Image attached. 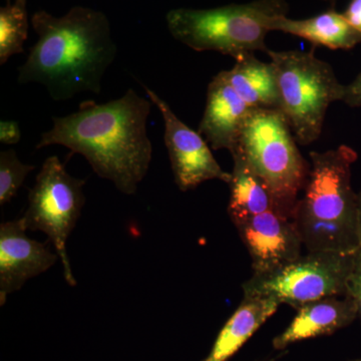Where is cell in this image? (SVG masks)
Returning <instances> with one entry per match:
<instances>
[{
	"label": "cell",
	"mask_w": 361,
	"mask_h": 361,
	"mask_svg": "<svg viewBox=\"0 0 361 361\" xmlns=\"http://www.w3.org/2000/svg\"><path fill=\"white\" fill-rule=\"evenodd\" d=\"M152 104L133 89L106 103L85 102L71 115L54 116L37 149L66 147L85 157L94 172L121 193L134 195L153 157L148 135Z\"/></svg>",
	"instance_id": "obj_1"
},
{
	"label": "cell",
	"mask_w": 361,
	"mask_h": 361,
	"mask_svg": "<svg viewBox=\"0 0 361 361\" xmlns=\"http://www.w3.org/2000/svg\"><path fill=\"white\" fill-rule=\"evenodd\" d=\"M32 25L39 39L18 68V82L44 85L56 102L99 94L118 52L106 14L85 6L71 7L61 18L39 11Z\"/></svg>",
	"instance_id": "obj_2"
},
{
	"label": "cell",
	"mask_w": 361,
	"mask_h": 361,
	"mask_svg": "<svg viewBox=\"0 0 361 361\" xmlns=\"http://www.w3.org/2000/svg\"><path fill=\"white\" fill-rule=\"evenodd\" d=\"M310 170L293 221L307 251L355 254L360 249L357 194L351 169L357 153L346 145L311 152Z\"/></svg>",
	"instance_id": "obj_3"
},
{
	"label": "cell",
	"mask_w": 361,
	"mask_h": 361,
	"mask_svg": "<svg viewBox=\"0 0 361 361\" xmlns=\"http://www.w3.org/2000/svg\"><path fill=\"white\" fill-rule=\"evenodd\" d=\"M286 0H254L208 9H172L166 16L171 35L196 51H217L237 59L269 51L266 37L278 16H287Z\"/></svg>",
	"instance_id": "obj_4"
},
{
	"label": "cell",
	"mask_w": 361,
	"mask_h": 361,
	"mask_svg": "<svg viewBox=\"0 0 361 361\" xmlns=\"http://www.w3.org/2000/svg\"><path fill=\"white\" fill-rule=\"evenodd\" d=\"M297 144L281 111L257 109L247 116L235 148L269 187L275 211L291 220L310 170Z\"/></svg>",
	"instance_id": "obj_5"
},
{
	"label": "cell",
	"mask_w": 361,
	"mask_h": 361,
	"mask_svg": "<svg viewBox=\"0 0 361 361\" xmlns=\"http://www.w3.org/2000/svg\"><path fill=\"white\" fill-rule=\"evenodd\" d=\"M275 71L280 109L297 142L308 146L322 135L330 104L341 102L344 85L313 52L268 51Z\"/></svg>",
	"instance_id": "obj_6"
},
{
	"label": "cell",
	"mask_w": 361,
	"mask_h": 361,
	"mask_svg": "<svg viewBox=\"0 0 361 361\" xmlns=\"http://www.w3.org/2000/svg\"><path fill=\"white\" fill-rule=\"evenodd\" d=\"M355 254L307 251L270 272L253 273L244 282V296L274 299L297 308L327 296L348 294Z\"/></svg>",
	"instance_id": "obj_7"
},
{
	"label": "cell",
	"mask_w": 361,
	"mask_h": 361,
	"mask_svg": "<svg viewBox=\"0 0 361 361\" xmlns=\"http://www.w3.org/2000/svg\"><path fill=\"white\" fill-rule=\"evenodd\" d=\"M85 180L71 176L56 156L42 164L28 194V206L23 216L26 229L49 237L63 268L70 286H77L71 270L66 243L75 229L85 203Z\"/></svg>",
	"instance_id": "obj_8"
},
{
	"label": "cell",
	"mask_w": 361,
	"mask_h": 361,
	"mask_svg": "<svg viewBox=\"0 0 361 361\" xmlns=\"http://www.w3.org/2000/svg\"><path fill=\"white\" fill-rule=\"evenodd\" d=\"M145 90L163 116L164 141L180 191H191L207 180H219L229 184L231 173L221 168L203 135L183 123L157 92L147 87Z\"/></svg>",
	"instance_id": "obj_9"
},
{
	"label": "cell",
	"mask_w": 361,
	"mask_h": 361,
	"mask_svg": "<svg viewBox=\"0 0 361 361\" xmlns=\"http://www.w3.org/2000/svg\"><path fill=\"white\" fill-rule=\"evenodd\" d=\"M235 227L250 255L254 273L278 269L301 255L303 243L293 221L276 211L259 214Z\"/></svg>",
	"instance_id": "obj_10"
},
{
	"label": "cell",
	"mask_w": 361,
	"mask_h": 361,
	"mask_svg": "<svg viewBox=\"0 0 361 361\" xmlns=\"http://www.w3.org/2000/svg\"><path fill=\"white\" fill-rule=\"evenodd\" d=\"M23 218L0 226V305L20 290L26 281L39 276L58 261V253L26 235Z\"/></svg>",
	"instance_id": "obj_11"
},
{
	"label": "cell",
	"mask_w": 361,
	"mask_h": 361,
	"mask_svg": "<svg viewBox=\"0 0 361 361\" xmlns=\"http://www.w3.org/2000/svg\"><path fill=\"white\" fill-rule=\"evenodd\" d=\"M251 111L229 84L224 71H220L208 85L199 133L215 151L225 149L231 154L238 144L242 127Z\"/></svg>",
	"instance_id": "obj_12"
},
{
	"label": "cell",
	"mask_w": 361,
	"mask_h": 361,
	"mask_svg": "<svg viewBox=\"0 0 361 361\" xmlns=\"http://www.w3.org/2000/svg\"><path fill=\"white\" fill-rule=\"evenodd\" d=\"M296 310L290 324L273 339V348L276 350H283L297 342L331 336L357 318V306L349 294L324 297Z\"/></svg>",
	"instance_id": "obj_13"
},
{
	"label": "cell",
	"mask_w": 361,
	"mask_h": 361,
	"mask_svg": "<svg viewBox=\"0 0 361 361\" xmlns=\"http://www.w3.org/2000/svg\"><path fill=\"white\" fill-rule=\"evenodd\" d=\"M281 305L274 299L246 297L220 330L203 361H228Z\"/></svg>",
	"instance_id": "obj_14"
},
{
	"label": "cell",
	"mask_w": 361,
	"mask_h": 361,
	"mask_svg": "<svg viewBox=\"0 0 361 361\" xmlns=\"http://www.w3.org/2000/svg\"><path fill=\"white\" fill-rule=\"evenodd\" d=\"M271 32L294 35L329 49H351L361 42L360 33L336 9L304 20L278 16L271 25Z\"/></svg>",
	"instance_id": "obj_15"
},
{
	"label": "cell",
	"mask_w": 361,
	"mask_h": 361,
	"mask_svg": "<svg viewBox=\"0 0 361 361\" xmlns=\"http://www.w3.org/2000/svg\"><path fill=\"white\" fill-rule=\"evenodd\" d=\"M231 156L234 167L229 182L230 199L228 214L235 226L259 214L275 211V202L269 187L249 165L239 149Z\"/></svg>",
	"instance_id": "obj_16"
},
{
	"label": "cell",
	"mask_w": 361,
	"mask_h": 361,
	"mask_svg": "<svg viewBox=\"0 0 361 361\" xmlns=\"http://www.w3.org/2000/svg\"><path fill=\"white\" fill-rule=\"evenodd\" d=\"M235 92L252 110H279V92L274 68L254 54L235 59L231 70L223 71ZM280 111V110H279Z\"/></svg>",
	"instance_id": "obj_17"
},
{
	"label": "cell",
	"mask_w": 361,
	"mask_h": 361,
	"mask_svg": "<svg viewBox=\"0 0 361 361\" xmlns=\"http://www.w3.org/2000/svg\"><path fill=\"white\" fill-rule=\"evenodd\" d=\"M28 28L26 0L7 2L6 6L0 8V65H6L16 54H23Z\"/></svg>",
	"instance_id": "obj_18"
},
{
	"label": "cell",
	"mask_w": 361,
	"mask_h": 361,
	"mask_svg": "<svg viewBox=\"0 0 361 361\" xmlns=\"http://www.w3.org/2000/svg\"><path fill=\"white\" fill-rule=\"evenodd\" d=\"M32 165L23 163L14 149H6L0 153V205L9 203L30 172Z\"/></svg>",
	"instance_id": "obj_19"
},
{
	"label": "cell",
	"mask_w": 361,
	"mask_h": 361,
	"mask_svg": "<svg viewBox=\"0 0 361 361\" xmlns=\"http://www.w3.org/2000/svg\"><path fill=\"white\" fill-rule=\"evenodd\" d=\"M348 294L355 299L357 306V318L361 323V248L356 252L353 270L348 282Z\"/></svg>",
	"instance_id": "obj_20"
},
{
	"label": "cell",
	"mask_w": 361,
	"mask_h": 361,
	"mask_svg": "<svg viewBox=\"0 0 361 361\" xmlns=\"http://www.w3.org/2000/svg\"><path fill=\"white\" fill-rule=\"evenodd\" d=\"M341 102L351 108H361V73L350 84L344 85Z\"/></svg>",
	"instance_id": "obj_21"
},
{
	"label": "cell",
	"mask_w": 361,
	"mask_h": 361,
	"mask_svg": "<svg viewBox=\"0 0 361 361\" xmlns=\"http://www.w3.org/2000/svg\"><path fill=\"white\" fill-rule=\"evenodd\" d=\"M21 139V132L18 123L16 121H1L0 122V142L4 145H16Z\"/></svg>",
	"instance_id": "obj_22"
},
{
	"label": "cell",
	"mask_w": 361,
	"mask_h": 361,
	"mask_svg": "<svg viewBox=\"0 0 361 361\" xmlns=\"http://www.w3.org/2000/svg\"><path fill=\"white\" fill-rule=\"evenodd\" d=\"M343 16L361 35V0H350Z\"/></svg>",
	"instance_id": "obj_23"
},
{
	"label": "cell",
	"mask_w": 361,
	"mask_h": 361,
	"mask_svg": "<svg viewBox=\"0 0 361 361\" xmlns=\"http://www.w3.org/2000/svg\"><path fill=\"white\" fill-rule=\"evenodd\" d=\"M357 214H358V229H360V239L361 248V190L357 194Z\"/></svg>",
	"instance_id": "obj_24"
},
{
	"label": "cell",
	"mask_w": 361,
	"mask_h": 361,
	"mask_svg": "<svg viewBox=\"0 0 361 361\" xmlns=\"http://www.w3.org/2000/svg\"><path fill=\"white\" fill-rule=\"evenodd\" d=\"M350 361H361V357L360 358H357V360H350Z\"/></svg>",
	"instance_id": "obj_25"
},
{
	"label": "cell",
	"mask_w": 361,
	"mask_h": 361,
	"mask_svg": "<svg viewBox=\"0 0 361 361\" xmlns=\"http://www.w3.org/2000/svg\"><path fill=\"white\" fill-rule=\"evenodd\" d=\"M324 1H336V0H324Z\"/></svg>",
	"instance_id": "obj_26"
},
{
	"label": "cell",
	"mask_w": 361,
	"mask_h": 361,
	"mask_svg": "<svg viewBox=\"0 0 361 361\" xmlns=\"http://www.w3.org/2000/svg\"><path fill=\"white\" fill-rule=\"evenodd\" d=\"M267 361H275V360H267Z\"/></svg>",
	"instance_id": "obj_27"
},
{
	"label": "cell",
	"mask_w": 361,
	"mask_h": 361,
	"mask_svg": "<svg viewBox=\"0 0 361 361\" xmlns=\"http://www.w3.org/2000/svg\"><path fill=\"white\" fill-rule=\"evenodd\" d=\"M7 2H11V0H7Z\"/></svg>",
	"instance_id": "obj_28"
}]
</instances>
